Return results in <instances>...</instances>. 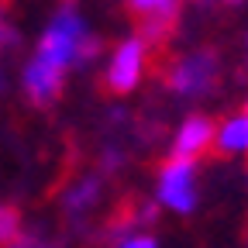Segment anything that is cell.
Instances as JSON below:
<instances>
[{
  "label": "cell",
  "instance_id": "cell-1",
  "mask_svg": "<svg viewBox=\"0 0 248 248\" xmlns=\"http://www.w3.org/2000/svg\"><path fill=\"white\" fill-rule=\"evenodd\" d=\"M221 79V55L214 48H193L186 55H176L166 66V90L176 100H203L217 90Z\"/></svg>",
  "mask_w": 248,
  "mask_h": 248
},
{
  "label": "cell",
  "instance_id": "cell-2",
  "mask_svg": "<svg viewBox=\"0 0 248 248\" xmlns=\"http://www.w3.org/2000/svg\"><path fill=\"white\" fill-rule=\"evenodd\" d=\"M155 203L179 214V217H190L200 207L197 162L169 155V159L159 166V172H155Z\"/></svg>",
  "mask_w": 248,
  "mask_h": 248
},
{
  "label": "cell",
  "instance_id": "cell-3",
  "mask_svg": "<svg viewBox=\"0 0 248 248\" xmlns=\"http://www.w3.org/2000/svg\"><path fill=\"white\" fill-rule=\"evenodd\" d=\"M83 38H86V21L76 14L73 4H66V7L55 11L52 24L45 28V35L38 38V52L35 55L45 59V62H52V66H59V69H69L76 62V55H79Z\"/></svg>",
  "mask_w": 248,
  "mask_h": 248
},
{
  "label": "cell",
  "instance_id": "cell-4",
  "mask_svg": "<svg viewBox=\"0 0 248 248\" xmlns=\"http://www.w3.org/2000/svg\"><path fill=\"white\" fill-rule=\"evenodd\" d=\"M148 45L138 38V35H128V38H121L110 62H107V69H104V90L114 93V97H128V93H135L148 73Z\"/></svg>",
  "mask_w": 248,
  "mask_h": 248
},
{
  "label": "cell",
  "instance_id": "cell-5",
  "mask_svg": "<svg viewBox=\"0 0 248 248\" xmlns=\"http://www.w3.org/2000/svg\"><path fill=\"white\" fill-rule=\"evenodd\" d=\"M179 4L176 0H135V4H128V14L138 17V31L135 35L152 48H162L172 31H176V17H179Z\"/></svg>",
  "mask_w": 248,
  "mask_h": 248
},
{
  "label": "cell",
  "instance_id": "cell-6",
  "mask_svg": "<svg viewBox=\"0 0 248 248\" xmlns=\"http://www.w3.org/2000/svg\"><path fill=\"white\" fill-rule=\"evenodd\" d=\"M214 135H217V121L207 114H186L179 121V128L172 131V152L176 159H190L200 162L203 155L214 148Z\"/></svg>",
  "mask_w": 248,
  "mask_h": 248
},
{
  "label": "cell",
  "instance_id": "cell-7",
  "mask_svg": "<svg viewBox=\"0 0 248 248\" xmlns=\"http://www.w3.org/2000/svg\"><path fill=\"white\" fill-rule=\"evenodd\" d=\"M62 86H66V69L52 66L45 59H31L24 66V93L31 97L35 107H52L62 97Z\"/></svg>",
  "mask_w": 248,
  "mask_h": 248
},
{
  "label": "cell",
  "instance_id": "cell-8",
  "mask_svg": "<svg viewBox=\"0 0 248 248\" xmlns=\"http://www.w3.org/2000/svg\"><path fill=\"white\" fill-rule=\"evenodd\" d=\"M214 152H221V155H248V110H238V114H228L224 121H217Z\"/></svg>",
  "mask_w": 248,
  "mask_h": 248
},
{
  "label": "cell",
  "instance_id": "cell-9",
  "mask_svg": "<svg viewBox=\"0 0 248 248\" xmlns=\"http://www.w3.org/2000/svg\"><path fill=\"white\" fill-rule=\"evenodd\" d=\"M97 200H100V179L97 176H86V179H79L73 190L66 193V214L69 217H79V214H86L90 207H97Z\"/></svg>",
  "mask_w": 248,
  "mask_h": 248
},
{
  "label": "cell",
  "instance_id": "cell-10",
  "mask_svg": "<svg viewBox=\"0 0 248 248\" xmlns=\"http://www.w3.org/2000/svg\"><path fill=\"white\" fill-rule=\"evenodd\" d=\"M21 210L11 203H0V245H17L21 241Z\"/></svg>",
  "mask_w": 248,
  "mask_h": 248
},
{
  "label": "cell",
  "instance_id": "cell-11",
  "mask_svg": "<svg viewBox=\"0 0 248 248\" xmlns=\"http://www.w3.org/2000/svg\"><path fill=\"white\" fill-rule=\"evenodd\" d=\"M17 45H21V35H17V28L7 21V7H0V59L11 55ZM0 69H4V62H0Z\"/></svg>",
  "mask_w": 248,
  "mask_h": 248
},
{
  "label": "cell",
  "instance_id": "cell-12",
  "mask_svg": "<svg viewBox=\"0 0 248 248\" xmlns=\"http://www.w3.org/2000/svg\"><path fill=\"white\" fill-rule=\"evenodd\" d=\"M114 248H159V241H155L148 231H135V234H128L124 241H117Z\"/></svg>",
  "mask_w": 248,
  "mask_h": 248
},
{
  "label": "cell",
  "instance_id": "cell-13",
  "mask_svg": "<svg viewBox=\"0 0 248 248\" xmlns=\"http://www.w3.org/2000/svg\"><path fill=\"white\" fill-rule=\"evenodd\" d=\"M14 248H28V245H14Z\"/></svg>",
  "mask_w": 248,
  "mask_h": 248
},
{
  "label": "cell",
  "instance_id": "cell-14",
  "mask_svg": "<svg viewBox=\"0 0 248 248\" xmlns=\"http://www.w3.org/2000/svg\"><path fill=\"white\" fill-rule=\"evenodd\" d=\"M245 183H248V172H245Z\"/></svg>",
  "mask_w": 248,
  "mask_h": 248
},
{
  "label": "cell",
  "instance_id": "cell-15",
  "mask_svg": "<svg viewBox=\"0 0 248 248\" xmlns=\"http://www.w3.org/2000/svg\"><path fill=\"white\" fill-rule=\"evenodd\" d=\"M245 110H248V100H245Z\"/></svg>",
  "mask_w": 248,
  "mask_h": 248
},
{
  "label": "cell",
  "instance_id": "cell-16",
  "mask_svg": "<svg viewBox=\"0 0 248 248\" xmlns=\"http://www.w3.org/2000/svg\"><path fill=\"white\" fill-rule=\"evenodd\" d=\"M245 45H248V38H245Z\"/></svg>",
  "mask_w": 248,
  "mask_h": 248
}]
</instances>
